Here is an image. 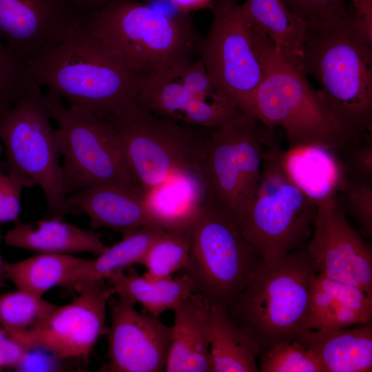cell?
<instances>
[{
    "mask_svg": "<svg viewBox=\"0 0 372 372\" xmlns=\"http://www.w3.org/2000/svg\"><path fill=\"white\" fill-rule=\"evenodd\" d=\"M301 65L319 82L347 144L364 140L372 125V51L356 30L351 11L309 23Z\"/></svg>",
    "mask_w": 372,
    "mask_h": 372,
    "instance_id": "cell-1",
    "label": "cell"
},
{
    "mask_svg": "<svg viewBox=\"0 0 372 372\" xmlns=\"http://www.w3.org/2000/svg\"><path fill=\"white\" fill-rule=\"evenodd\" d=\"M32 83L70 107L101 118L135 101L142 79L118 61L83 25L26 61Z\"/></svg>",
    "mask_w": 372,
    "mask_h": 372,
    "instance_id": "cell-2",
    "label": "cell"
},
{
    "mask_svg": "<svg viewBox=\"0 0 372 372\" xmlns=\"http://www.w3.org/2000/svg\"><path fill=\"white\" fill-rule=\"evenodd\" d=\"M318 273L307 246L263 260L227 308L256 347L258 356L276 344L296 341L309 329L311 293Z\"/></svg>",
    "mask_w": 372,
    "mask_h": 372,
    "instance_id": "cell-3",
    "label": "cell"
},
{
    "mask_svg": "<svg viewBox=\"0 0 372 372\" xmlns=\"http://www.w3.org/2000/svg\"><path fill=\"white\" fill-rule=\"evenodd\" d=\"M187 14H167L136 0H108L84 14L85 28L142 79L198 55L201 38Z\"/></svg>",
    "mask_w": 372,
    "mask_h": 372,
    "instance_id": "cell-4",
    "label": "cell"
},
{
    "mask_svg": "<svg viewBox=\"0 0 372 372\" xmlns=\"http://www.w3.org/2000/svg\"><path fill=\"white\" fill-rule=\"evenodd\" d=\"M248 27L262 69L254 101L257 119L269 128L282 127L289 148L316 145L336 151L347 144L320 90L311 86L303 70L285 57L269 37Z\"/></svg>",
    "mask_w": 372,
    "mask_h": 372,
    "instance_id": "cell-5",
    "label": "cell"
},
{
    "mask_svg": "<svg viewBox=\"0 0 372 372\" xmlns=\"http://www.w3.org/2000/svg\"><path fill=\"white\" fill-rule=\"evenodd\" d=\"M116 132L127 165L144 192L198 171L211 130L158 116L135 101L101 117Z\"/></svg>",
    "mask_w": 372,
    "mask_h": 372,
    "instance_id": "cell-6",
    "label": "cell"
},
{
    "mask_svg": "<svg viewBox=\"0 0 372 372\" xmlns=\"http://www.w3.org/2000/svg\"><path fill=\"white\" fill-rule=\"evenodd\" d=\"M186 231L191 247L185 273L209 302L227 308L262 262V256L229 213L211 198H206Z\"/></svg>",
    "mask_w": 372,
    "mask_h": 372,
    "instance_id": "cell-7",
    "label": "cell"
},
{
    "mask_svg": "<svg viewBox=\"0 0 372 372\" xmlns=\"http://www.w3.org/2000/svg\"><path fill=\"white\" fill-rule=\"evenodd\" d=\"M271 129L242 113L209 132L198 171L207 198L224 207L236 225L254 201L265 153L273 141Z\"/></svg>",
    "mask_w": 372,
    "mask_h": 372,
    "instance_id": "cell-8",
    "label": "cell"
},
{
    "mask_svg": "<svg viewBox=\"0 0 372 372\" xmlns=\"http://www.w3.org/2000/svg\"><path fill=\"white\" fill-rule=\"evenodd\" d=\"M41 94L39 87L13 106L0 110L6 172L25 187H41L46 199L45 218L77 215L63 190L55 130Z\"/></svg>",
    "mask_w": 372,
    "mask_h": 372,
    "instance_id": "cell-9",
    "label": "cell"
},
{
    "mask_svg": "<svg viewBox=\"0 0 372 372\" xmlns=\"http://www.w3.org/2000/svg\"><path fill=\"white\" fill-rule=\"evenodd\" d=\"M41 100L59 126L55 136L63 158L61 181L66 196L99 185L140 187L127 165L118 135L107 122L90 112L66 107L49 91L41 94Z\"/></svg>",
    "mask_w": 372,
    "mask_h": 372,
    "instance_id": "cell-10",
    "label": "cell"
},
{
    "mask_svg": "<svg viewBox=\"0 0 372 372\" xmlns=\"http://www.w3.org/2000/svg\"><path fill=\"white\" fill-rule=\"evenodd\" d=\"M275 143L267 148L249 210L237 227L263 260L302 247L312 235L317 205L288 177Z\"/></svg>",
    "mask_w": 372,
    "mask_h": 372,
    "instance_id": "cell-11",
    "label": "cell"
},
{
    "mask_svg": "<svg viewBox=\"0 0 372 372\" xmlns=\"http://www.w3.org/2000/svg\"><path fill=\"white\" fill-rule=\"evenodd\" d=\"M135 102L158 116L209 130L243 113L216 85L198 56L143 79Z\"/></svg>",
    "mask_w": 372,
    "mask_h": 372,
    "instance_id": "cell-12",
    "label": "cell"
},
{
    "mask_svg": "<svg viewBox=\"0 0 372 372\" xmlns=\"http://www.w3.org/2000/svg\"><path fill=\"white\" fill-rule=\"evenodd\" d=\"M213 20L198 55L216 85L242 112L254 116L262 69L238 0H214Z\"/></svg>",
    "mask_w": 372,
    "mask_h": 372,
    "instance_id": "cell-13",
    "label": "cell"
},
{
    "mask_svg": "<svg viewBox=\"0 0 372 372\" xmlns=\"http://www.w3.org/2000/svg\"><path fill=\"white\" fill-rule=\"evenodd\" d=\"M77 296L57 306L31 332L12 335L28 349H40L62 358H87L103 331L112 289L105 280L85 282L74 289Z\"/></svg>",
    "mask_w": 372,
    "mask_h": 372,
    "instance_id": "cell-14",
    "label": "cell"
},
{
    "mask_svg": "<svg viewBox=\"0 0 372 372\" xmlns=\"http://www.w3.org/2000/svg\"><path fill=\"white\" fill-rule=\"evenodd\" d=\"M318 273L372 296V247L350 225L334 198L317 206L307 245Z\"/></svg>",
    "mask_w": 372,
    "mask_h": 372,
    "instance_id": "cell-15",
    "label": "cell"
},
{
    "mask_svg": "<svg viewBox=\"0 0 372 372\" xmlns=\"http://www.w3.org/2000/svg\"><path fill=\"white\" fill-rule=\"evenodd\" d=\"M83 17L70 0H0V40L27 61L65 40Z\"/></svg>",
    "mask_w": 372,
    "mask_h": 372,
    "instance_id": "cell-16",
    "label": "cell"
},
{
    "mask_svg": "<svg viewBox=\"0 0 372 372\" xmlns=\"http://www.w3.org/2000/svg\"><path fill=\"white\" fill-rule=\"evenodd\" d=\"M132 301L119 297L112 308L108 330L110 372L165 371L172 327L157 317L136 310Z\"/></svg>",
    "mask_w": 372,
    "mask_h": 372,
    "instance_id": "cell-17",
    "label": "cell"
},
{
    "mask_svg": "<svg viewBox=\"0 0 372 372\" xmlns=\"http://www.w3.org/2000/svg\"><path fill=\"white\" fill-rule=\"evenodd\" d=\"M67 197L77 215L85 214L88 216L93 228L106 227L125 236L147 225L157 224L140 187L99 185L80 189Z\"/></svg>",
    "mask_w": 372,
    "mask_h": 372,
    "instance_id": "cell-18",
    "label": "cell"
},
{
    "mask_svg": "<svg viewBox=\"0 0 372 372\" xmlns=\"http://www.w3.org/2000/svg\"><path fill=\"white\" fill-rule=\"evenodd\" d=\"M173 311L174 320L165 371L210 372L209 302L195 291Z\"/></svg>",
    "mask_w": 372,
    "mask_h": 372,
    "instance_id": "cell-19",
    "label": "cell"
},
{
    "mask_svg": "<svg viewBox=\"0 0 372 372\" xmlns=\"http://www.w3.org/2000/svg\"><path fill=\"white\" fill-rule=\"evenodd\" d=\"M372 319V296L318 273L312 287L309 329L330 331L362 324Z\"/></svg>",
    "mask_w": 372,
    "mask_h": 372,
    "instance_id": "cell-20",
    "label": "cell"
},
{
    "mask_svg": "<svg viewBox=\"0 0 372 372\" xmlns=\"http://www.w3.org/2000/svg\"><path fill=\"white\" fill-rule=\"evenodd\" d=\"M318 358L326 372L372 371V323L330 331L309 329L297 340Z\"/></svg>",
    "mask_w": 372,
    "mask_h": 372,
    "instance_id": "cell-21",
    "label": "cell"
},
{
    "mask_svg": "<svg viewBox=\"0 0 372 372\" xmlns=\"http://www.w3.org/2000/svg\"><path fill=\"white\" fill-rule=\"evenodd\" d=\"M279 160L290 180L317 206L335 196L346 178L335 151L306 145L280 152Z\"/></svg>",
    "mask_w": 372,
    "mask_h": 372,
    "instance_id": "cell-22",
    "label": "cell"
},
{
    "mask_svg": "<svg viewBox=\"0 0 372 372\" xmlns=\"http://www.w3.org/2000/svg\"><path fill=\"white\" fill-rule=\"evenodd\" d=\"M7 245L41 253L70 254L88 252L98 256L107 246L100 236L53 217L33 223H16L4 237Z\"/></svg>",
    "mask_w": 372,
    "mask_h": 372,
    "instance_id": "cell-23",
    "label": "cell"
},
{
    "mask_svg": "<svg viewBox=\"0 0 372 372\" xmlns=\"http://www.w3.org/2000/svg\"><path fill=\"white\" fill-rule=\"evenodd\" d=\"M155 222L165 229L186 230L207 198L198 171L178 173L144 192Z\"/></svg>",
    "mask_w": 372,
    "mask_h": 372,
    "instance_id": "cell-24",
    "label": "cell"
},
{
    "mask_svg": "<svg viewBox=\"0 0 372 372\" xmlns=\"http://www.w3.org/2000/svg\"><path fill=\"white\" fill-rule=\"evenodd\" d=\"M240 8L249 27L265 34L285 57L302 69L307 21L293 13L283 0H245Z\"/></svg>",
    "mask_w": 372,
    "mask_h": 372,
    "instance_id": "cell-25",
    "label": "cell"
},
{
    "mask_svg": "<svg viewBox=\"0 0 372 372\" xmlns=\"http://www.w3.org/2000/svg\"><path fill=\"white\" fill-rule=\"evenodd\" d=\"M208 327L210 372L259 371L256 347L223 304L209 302Z\"/></svg>",
    "mask_w": 372,
    "mask_h": 372,
    "instance_id": "cell-26",
    "label": "cell"
},
{
    "mask_svg": "<svg viewBox=\"0 0 372 372\" xmlns=\"http://www.w3.org/2000/svg\"><path fill=\"white\" fill-rule=\"evenodd\" d=\"M165 230L157 224L147 225L107 248L95 259H83L62 287L74 290L81 284L105 280L135 264H140L153 241Z\"/></svg>",
    "mask_w": 372,
    "mask_h": 372,
    "instance_id": "cell-27",
    "label": "cell"
},
{
    "mask_svg": "<svg viewBox=\"0 0 372 372\" xmlns=\"http://www.w3.org/2000/svg\"><path fill=\"white\" fill-rule=\"evenodd\" d=\"M107 280L118 297L139 303L147 313L157 318L167 310H173L183 299L196 291L186 273L175 278L152 279L130 269L127 273L118 272Z\"/></svg>",
    "mask_w": 372,
    "mask_h": 372,
    "instance_id": "cell-28",
    "label": "cell"
},
{
    "mask_svg": "<svg viewBox=\"0 0 372 372\" xmlns=\"http://www.w3.org/2000/svg\"><path fill=\"white\" fill-rule=\"evenodd\" d=\"M83 259L70 254L41 253L17 262H5V277L17 289L42 297L50 289L62 287Z\"/></svg>",
    "mask_w": 372,
    "mask_h": 372,
    "instance_id": "cell-29",
    "label": "cell"
},
{
    "mask_svg": "<svg viewBox=\"0 0 372 372\" xmlns=\"http://www.w3.org/2000/svg\"><path fill=\"white\" fill-rule=\"evenodd\" d=\"M57 305L42 297L17 289L0 294V324L17 335L38 328Z\"/></svg>",
    "mask_w": 372,
    "mask_h": 372,
    "instance_id": "cell-30",
    "label": "cell"
},
{
    "mask_svg": "<svg viewBox=\"0 0 372 372\" xmlns=\"http://www.w3.org/2000/svg\"><path fill=\"white\" fill-rule=\"evenodd\" d=\"M190 247L186 230L165 229L153 241L140 262L147 270L144 276L161 279L183 269L189 260Z\"/></svg>",
    "mask_w": 372,
    "mask_h": 372,
    "instance_id": "cell-31",
    "label": "cell"
},
{
    "mask_svg": "<svg viewBox=\"0 0 372 372\" xmlns=\"http://www.w3.org/2000/svg\"><path fill=\"white\" fill-rule=\"evenodd\" d=\"M40 87L27 72V63L0 40V110L9 108Z\"/></svg>",
    "mask_w": 372,
    "mask_h": 372,
    "instance_id": "cell-32",
    "label": "cell"
},
{
    "mask_svg": "<svg viewBox=\"0 0 372 372\" xmlns=\"http://www.w3.org/2000/svg\"><path fill=\"white\" fill-rule=\"evenodd\" d=\"M258 358L261 372H326L316 355L298 340L276 344Z\"/></svg>",
    "mask_w": 372,
    "mask_h": 372,
    "instance_id": "cell-33",
    "label": "cell"
},
{
    "mask_svg": "<svg viewBox=\"0 0 372 372\" xmlns=\"http://www.w3.org/2000/svg\"><path fill=\"white\" fill-rule=\"evenodd\" d=\"M335 199L344 214L354 219L362 237L372 236V181L346 175Z\"/></svg>",
    "mask_w": 372,
    "mask_h": 372,
    "instance_id": "cell-34",
    "label": "cell"
},
{
    "mask_svg": "<svg viewBox=\"0 0 372 372\" xmlns=\"http://www.w3.org/2000/svg\"><path fill=\"white\" fill-rule=\"evenodd\" d=\"M335 153L347 176L372 181L371 134L362 141L342 146Z\"/></svg>",
    "mask_w": 372,
    "mask_h": 372,
    "instance_id": "cell-35",
    "label": "cell"
},
{
    "mask_svg": "<svg viewBox=\"0 0 372 372\" xmlns=\"http://www.w3.org/2000/svg\"><path fill=\"white\" fill-rule=\"evenodd\" d=\"M290 10L308 23L322 21L349 12L344 0H283Z\"/></svg>",
    "mask_w": 372,
    "mask_h": 372,
    "instance_id": "cell-36",
    "label": "cell"
},
{
    "mask_svg": "<svg viewBox=\"0 0 372 372\" xmlns=\"http://www.w3.org/2000/svg\"><path fill=\"white\" fill-rule=\"evenodd\" d=\"M23 183L17 178L0 173V224L18 222Z\"/></svg>",
    "mask_w": 372,
    "mask_h": 372,
    "instance_id": "cell-37",
    "label": "cell"
},
{
    "mask_svg": "<svg viewBox=\"0 0 372 372\" xmlns=\"http://www.w3.org/2000/svg\"><path fill=\"white\" fill-rule=\"evenodd\" d=\"M30 350L0 327V366L17 367Z\"/></svg>",
    "mask_w": 372,
    "mask_h": 372,
    "instance_id": "cell-38",
    "label": "cell"
},
{
    "mask_svg": "<svg viewBox=\"0 0 372 372\" xmlns=\"http://www.w3.org/2000/svg\"><path fill=\"white\" fill-rule=\"evenodd\" d=\"M353 25L361 37L372 46V0H351Z\"/></svg>",
    "mask_w": 372,
    "mask_h": 372,
    "instance_id": "cell-39",
    "label": "cell"
},
{
    "mask_svg": "<svg viewBox=\"0 0 372 372\" xmlns=\"http://www.w3.org/2000/svg\"><path fill=\"white\" fill-rule=\"evenodd\" d=\"M178 12L187 14L204 8H211L214 0H167Z\"/></svg>",
    "mask_w": 372,
    "mask_h": 372,
    "instance_id": "cell-40",
    "label": "cell"
},
{
    "mask_svg": "<svg viewBox=\"0 0 372 372\" xmlns=\"http://www.w3.org/2000/svg\"><path fill=\"white\" fill-rule=\"evenodd\" d=\"M83 14L91 13L102 8L108 0H70Z\"/></svg>",
    "mask_w": 372,
    "mask_h": 372,
    "instance_id": "cell-41",
    "label": "cell"
},
{
    "mask_svg": "<svg viewBox=\"0 0 372 372\" xmlns=\"http://www.w3.org/2000/svg\"><path fill=\"white\" fill-rule=\"evenodd\" d=\"M1 238V228H0V240ZM4 262L3 260L1 252H0V289L5 285L4 280H6L5 272H4Z\"/></svg>",
    "mask_w": 372,
    "mask_h": 372,
    "instance_id": "cell-42",
    "label": "cell"
}]
</instances>
